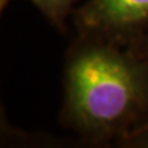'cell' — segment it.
Listing matches in <instances>:
<instances>
[{
	"mask_svg": "<svg viewBox=\"0 0 148 148\" xmlns=\"http://www.w3.org/2000/svg\"><path fill=\"white\" fill-rule=\"evenodd\" d=\"M67 92L71 112L90 129H107L125 121L141 93L138 74L118 53L93 48L70 64Z\"/></svg>",
	"mask_w": 148,
	"mask_h": 148,
	"instance_id": "6da1fadb",
	"label": "cell"
},
{
	"mask_svg": "<svg viewBox=\"0 0 148 148\" xmlns=\"http://www.w3.org/2000/svg\"><path fill=\"white\" fill-rule=\"evenodd\" d=\"M148 18V0H92L85 10L88 23L126 27Z\"/></svg>",
	"mask_w": 148,
	"mask_h": 148,
	"instance_id": "7a4b0ae2",
	"label": "cell"
},
{
	"mask_svg": "<svg viewBox=\"0 0 148 148\" xmlns=\"http://www.w3.org/2000/svg\"><path fill=\"white\" fill-rule=\"evenodd\" d=\"M32 1L48 14H59L66 10V7L73 0H32Z\"/></svg>",
	"mask_w": 148,
	"mask_h": 148,
	"instance_id": "3957f363",
	"label": "cell"
}]
</instances>
